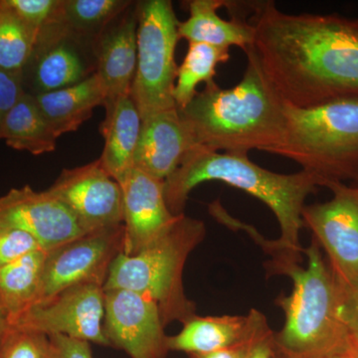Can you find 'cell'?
I'll return each instance as SVG.
<instances>
[{"label": "cell", "mask_w": 358, "mask_h": 358, "mask_svg": "<svg viewBox=\"0 0 358 358\" xmlns=\"http://www.w3.org/2000/svg\"><path fill=\"white\" fill-rule=\"evenodd\" d=\"M249 6L252 49L285 103L303 109L358 98V18L287 13L274 1Z\"/></svg>", "instance_id": "cell-1"}, {"label": "cell", "mask_w": 358, "mask_h": 358, "mask_svg": "<svg viewBox=\"0 0 358 358\" xmlns=\"http://www.w3.org/2000/svg\"><path fill=\"white\" fill-rule=\"evenodd\" d=\"M208 181H220L243 190L275 214L281 235L274 241L261 242L264 251L272 257L267 267L268 274L281 275L289 266L300 264L303 253L300 232L305 227L301 212L308 195L322 186L317 176L303 169L296 173H277L258 166L248 155L195 147L164 181V197L171 213L185 214L190 192Z\"/></svg>", "instance_id": "cell-2"}, {"label": "cell", "mask_w": 358, "mask_h": 358, "mask_svg": "<svg viewBox=\"0 0 358 358\" xmlns=\"http://www.w3.org/2000/svg\"><path fill=\"white\" fill-rule=\"evenodd\" d=\"M246 70L230 89L215 82L205 85L183 109L181 120L195 147L248 155L270 154L282 145L286 131L285 102L264 74L252 47L245 51Z\"/></svg>", "instance_id": "cell-3"}, {"label": "cell", "mask_w": 358, "mask_h": 358, "mask_svg": "<svg viewBox=\"0 0 358 358\" xmlns=\"http://www.w3.org/2000/svg\"><path fill=\"white\" fill-rule=\"evenodd\" d=\"M303 254L307 267L296 264L282 273L291 278L293 289L275 301L285 315L284 326L275 333V345L301 358L348 352L353 348V341L341 317L338 280L313 238Z\"/></svg>", "instance_id": "cell-4"}, {"label": "cell", "mask_w": 358, "mask_h": 358, "mask_svg": "<svg viewBox=\"0 0 358 358\" xmlns=\"http://www.w3.org/2000/svg\"><path fill=\"white\" fill-rule=\"evenodd\" d=\"M206 232L203 221L178 215L162 236L136 255L120 254L103 289H124L143 294L157 303L164 327L173 322L185 324L196 315V306L186 296L183 271Z\"/></svg>", "instance_id": "cell-5"}, {"label": "cell", "mask_w": 358, "mask_h": 358, "mask_svg": "<svg viewBox=\"0 0 358 358\" xmlns=\"http://www.w3.org/2000/svg\"><path fill=\"white\" fill-rule=\"evenodd\" d=\"M286 131L270 154L296 162L320 179L358 182V98H343L310 108L285 103Z\"/></svg>", "instance_id": "cell-6"}, {"label": "cell", "mask_w": 358, "mask_h": 358, "mask_svg": "<svg viewBox=\"0 0 358 358\" xmlns=\"http://www.w3.org/2000/svg\"><path fill=\"white\" fill-rule=\"evenodd\" d=\"M138 63L131 96L141 119L178 109L173 98L178 65V20L171 0H147L136 6Z\"/></svg>", "instance_id": "cell-7"}, {"label": "cell", "mask_w": 358, "mask_h": 358, "mask_svg": "<svg viewBox=\"0 0 358 358\" xmlns=\"http://www.w3.org/2000/svg\"><path fill=\"white\" fill-rule=\"evenodd\" d=\"M124 225L86 233L47 251L38 299L48 300L81 284L105 286L113 263L124 253ZM34 303V305H35Z\"/></svg>", "instance_id": "cell-8"}, {"label": "cell", "mask_w": 358, "mask_h": 358, "mask_svg": "<svg viewBox=\"0 0 358 358\" xmlns=\"http://www.w3.org/2000/svg\"><path fill=\"white\" fill-rule=\"evenodd\" d=\"M324 187L333 192L331 199L306 205L301 219L326 252L336 279L352 284L358 282V185L327 181Z\"/></svg>", "instance_id": "cell-9"}, {"label": "cell", "mask_w": 358, "mask_h": 358, "mask_svg": "<svg viewBox=\"0 0 358 358\" xmlns=\"http://www.w3.org/2000/svg\"><path fill=\"white\" fill-rule=\"evenodd\" d=\"M103 317L105 289L102 285L92 282L70 287L35 303L10 327L110 346L103 334Z\"/></svg>", "instance_id": "cell-10"}, {"label": "cell", "mask_w": 358, "mask_h": 358, "mask_svg": "<svg viewBox=\"0 0 358 358\" xmlns=\"http://www.w3.org/2000/svg\"><path fill=\"white\" fill-rule=\"evenodd\" d=\"M166 327L154 301L136 292L105 289L103 331L110 346L131 358H166Z\"/></svg>", "instance_id": "cell-11"}, {"label": "cell", "mask_w": 358, "mask_h": 358, "mask_svg": "<svg viewBox=\"0 0 358 358\" xmlns=\"http://www.w3.org/2000/svg\"><path fill=\"white\" fill-rule=\"evenodd\" d=\"M49 192L67 207L86 233L122 225V189L100 160L63 169Z\"/></svg>", "instance_id": "cell-12"}, {"label": "cell", "mask_w": 358, "mask_h": 358, "mask_svg": "<svg viewBox=\"0 0 358 358\" xmlns=\"http://www.w3.org/2000/svg\"><path fill=\"white\" fill-rule=\"evenodd\" d=\"M0 228L24 231L36 238L45 251L86 234L76 218L48 190L30 186L13 188L0 197Z\"/></svg>", "instance_id": "cell-13"}, {"label": "cell", "mask_w": 358, "mask_h": 358, "mask_svg": "<svg viewBox=\"0 0 358 358\" xmlns=\"http://www.w3.org/2000/svg\"><path fill=\"white\" fill-rule=\"evenodd\" d=\"M79 41L60 22L42 30L22 72L24 91L32 95L48 93L80 83L93 74H90Z\"/></svg>", "instance_id": "cell-14"}, {"label": "cell", "mask_w": 358, "mask_h": 358, "mask_svg": "<svg viewBox=\"0 0 358 358\" xmlns=\"http://www.w3.org/2000/svg\"><path fill=\"white\" fill-rule=\"evenodd\" d=\"M124 254L133 256L162 236L176 221L164 197V181L134 169L122 183Z\"/></svg>", "instance_id": "cell-15"}, {"label": "cell", "mask_w": 358, "mask_h": 358, "mask_svg": "<svg viewBox=\"0 0 358 358\" xmlns=\"http://www.w3.org/2000/svg\"><path fill=\"white\" fill-rule=\"evenodd\" d=\"M193 148L194 143L178 109L147 115L141 119L134 169L166 181Z\"/></svg>", "instance_id": "cell-16"}, {"label": "cell", "mask_w": 358, "mask_h": 358, "mask_svg": "<svg viewBox=\"0 0 358 358\" xmlns=\"http://www.w3.org/2000/svg\"><path fill=\"white\" fill-rule=\"evenodd\" d=\"M138 16L124 13L108 26L96 45V75L106 92L103 107L122 96H131L138 63Z\"/></svg>", "instance_id": "cell-17"}, {"label": "cell", "mask_w": 358, "mask_h": 358, "mask_svg": "<svg viewBox=\"0 0 358 358\" xmlns=\"http://www.w3.org/2000/svg\"><path fill=\"white\" fill-rule=\"evenodd\" d=\"M189 17L179 22V38L221 48L238 47L247 51L254 42V28L244 20L236 4L224 0H192Z\"/></svg>", "instance_id": "cell-18"}, {"label": "cell", "mask_w": 358, "mask_h": 358, "mask_svg": "<svg viewBox=\"0 0 358 358\" xmlns=\"http://www.w3.org/2000/svg\"><path fill=\"white\" fill-rule=\"evenodd\" d=\"M105 108L106 117L101 126L105 145L99 160L121 185L134 169L141 117L131 96H122Z\"/></svg>", "instance_id": "cell-19"}, {"label": "cell", "mask_w": 358, "mask_h": 358, "mask_svg": "<svg viewBox=\"0 0 358 358\" xmlns=\"http://www.w3.org/2000/svg\"><path fill=\"white\" fill-rule=\"evenodd\" d=\"M34 96L57 138L76 131L92 117L96 107L105 106L107 99L102 82L96 72L80 83Z\"/></svg>", "instance_id": "cell-20"}, {"label": "cell", "mask_w": 358, "mask_h": 358, "mask_svg": "<svg viewBox=\"0 0 358 358\" xmlns=\"http://www.w3.org/2000/svg\"><path fill=\"white\" fill-rule=\"evenodd\" d=\"M248 327V315H195L183 324L176 336H169V352L188 355H205L237 345L244 338Z\"/></svg>", "instance_id": "cell-21"}, {"label": "cell", "mask_w": 358, "mask_h": 358, "mask_svg": "<svg viewBox=\"0 0 358 358\" xmlns=\"http://www.w3.org/2000/svg\"><path fill=\"white\" fill-rule=\"evenodd\" d=\"M46 253L34 252L0 268V307L9 327L36 303Z\"/></svg>", "instance_id": "cell-22"}, {"label": "cell", "mask_w": 358, "mask_h": 358, "mask_svg": "<svg viewBox=\"0 0 358 358\" xmlns=\"http://www.w3.org/2000/svg\"><path fill=\"white\" fill-rule=\"evenodd\" d=\"M57 138L39 109L34 95L23 92L7 115L1 140L13 150L41 155L56 150Z\"/></svg>", "instance_id": "cell-23"}, {"label": "cell", "mask_w": 358, "mask_h": 358, "mask_svg": "<svg viewBox=\"0 0 358 358\" xmlns=\"http://www.w3.org/2000/svg\"><path fill=\"white\" fill-rule=\"evenodd\" d=\"M230 49L204 43H189L182 63L178 68L173 98L178 110L196 96L197 86L213 83L218 65L228 62Z\"/></svg>", "instance_id": "cell-24"}, {"label": "cell", "mask_w": 358, "mask_h": 358, "mask_svg": "<svg viewBox=\"0 0 358 358\" xmlns=\"http://www.w3.org/2000/svg\"><path fill=\"white\" fill-rule=\"evenodd\" d=\"M131 4L126 0H63L60 23L79 40L98 36Z\"/></svg>", "instance_id": "cell-25"}, {"label": "cell", "mask_w": 358, "mask_h": 358, "mask_svg": "<svg viewBox=\"0 0 358 358\" xmlns=\"http://www.w3.org/2000/svg\"><path fill=\"white\" fill-rule=\"evenodd\" d=\"M36 34L0 0V69L22 73L36 44Z\"/></svg>", "instance_id": "cell-26"}, {"label": "cell", "mask_w": 358, "mask_h": 358, "mask_svg": "<svg viewBox=\"0 0 358 358\" xmlns=\"http://www.w3.org/2000/svg\"><path fill=\"white\" fill-rule=\"evenodd\" d=\"M0 358H50L48 336L9 327L0 341Z\"/></svg>", "instance_id": "cell-27"}, {"label": "cell", "mask_w": 358, "mask_h": 358, "mask_svg": "<svg viewBox=\"0 0 358 358\" xmlns=\"http://www.w3.org/2000/svg\"><path fill=\"white\" fill-rule=\"evenodd\" d=\"M23 23L37 35L57 24L61 20L63 0H4Z\"/></svg>", "instance_id": "cell-28"}, {"label": "cell", "mask_w": 358, "mask_h": 358, "mask_svg": "<svg viewBox=\"0 0 358 358\" xmlns=\"http://www.w3.org/2000/svg\"><path fill=\"white\" fill-rule=\"evenodd\" d=\"M247 315L248 329L244 358H272L275 333L268 326L265 315L255 308H252Z\"/></svg>", "instance_id": "cell-29"}, {"label": "cell", "mask_w": 358, "mask_h": 358, "mask_svg": "<svg viewBox=\"0 0 358 358\" xmlns=\"http://www.w3.org/2000/svg\"><path fill=\"white\" fill-rule=\"evenodd\" d=\"M41 250L38 240L24 231L0 228V268Z\"/></svg>", "instance_id": "cell-30"}, {"label": "cell", "mask_w": 358, "mask_h": 358, "mask_svg": "<svg viewBox=\"0 0 358 358\" xmlns=\"http://www.w3.org/2000/svg\"><path fill=\"white\" fill-rule=\"evenodd\" d=\"M24 92L22 73L0 69V141L2 128L9 112Z\"/></svg>", "instance_id": "cell-31"}, {"label": "cell", "mask_w": 358, "mask_h": 358, "mask_svg": "<svg viewBox=\"0 0 358 358\" xmlns=\"http://www.w3.org/2000/svg\"><path fill=\"white\" fill-rule=\"evenodd\" d=\"M50 358H93L88 341L53 334L49 336Z\"/></svg>", "instance_id": "cell-32"}, {"label": "cell", "mask_w": 358, "mask_h": 358, "mask_svg": "<svg viewBox=\"0 0 358 358\" xmlns=\"http://www.w3.org/2000/svg\"><path fill=\"white\" fill-rule=\"evenodd\" d=\"M338 280V279H336ZM338 282L341 317L352 338L358 341V282L352 284Z\"/></svg>", "instance_id": "cell-33"}, {"label": "cell", "mask_w": 358, "mask_h": 358, "mask_svg": "<svg viewBox=\"0 0 358 358\" xmlns=\"http://www.w3.org/2000/svg\"><path fill=\"white\" fill-rule=\"evenodd\" d=\"M248 329V327H247ZM247 333V331H246ZM246 350V334L237 345L217 350V352L205 353V355H192L189 358H244Z\"/></svg>", "instance_id": "cell-34"}, {"label": "cell", "mask_w": 358, "mask_h": 358, "mask_svg": "<svg viewBox=\"0 0 358 358\" xmlns=\"http://www.w3.org/2000/svg\"><path fill=\"white\" fill-rule=\"evenodd\" d=\"M272 358H301L293 357V355H289L288 353L282 352V350H280L275 343L274 345V350H273ZM320 358H357L355 357V348H352V350H348V352L338 353V355H329V357H320Z\"/></svg>", "instance_id": "cell-35"}, {"label": "cell", "mask_w": 358, "mask_h": 358, "mask_svg": "<svg viewBox=\"0 0 358 358\" xmlns=\"http://www.w3.org/2000/svg\"><path fill=\"white\" fill-rule=\"evenodd\" d=\"M8 329L9 326L6 315H4L3 310H2L1 307H0V341H1L6 331H8Z\"/></svg>", "instance_id": "cell-36"}, {"label": "cell", "mask_w": 358, "mask_h": 358, "mask_svg": "<svg viewBox=\"0 0 358 358\" xmlns=\"http://www.w3.org/2000/svg\"><path fill=\"white\" fill-rule=\"evenodd\" d=\"M353 341V348H355V357L358 358V341L352 338Z\"/></svg>", "instance_id": "cell-37"}]
</instances>
